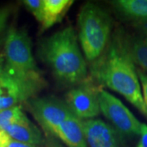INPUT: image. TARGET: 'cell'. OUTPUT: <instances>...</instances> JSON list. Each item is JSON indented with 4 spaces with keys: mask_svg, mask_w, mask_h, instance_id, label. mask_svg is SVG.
I'll list each match as a JSON object with an SVG mask.
<instances>
[{
    "mask_svg": "<svg viewBox=\"0 0 147 147\" xmlns=\"http://www.w3.org/2000/svg\"><path fill=\"white\" fill-rule=\"evenodd\" d=\"M79 40L84 57L96 61L105 53L112 30L110 14L94 3H87L78 16Z\"/></svg>",
    "mask_w": 147,
    "mask_h": 147,
    "instance_id": "3957f363",
    "label": "cell"
},
{
    "mask_svg": "<svg viewBox=\"0 0 147 147\" xmlns=\"http://www.w3.org/2000/svg\"><path fill=\"white\" fill-rule=\"evenodd\" d=\"M29 108L46 135L52 137L64 121L73 115L65 101L55 96L34 97L29 100Z\"/></svg>",
    "mask_w": 147,
    "mask_h": 147,
    "instance_id": "52a82bcc",
    "label": "cell"
},
{
    "mask_svg": "<svg viewBox=\"0 0 147 147\" xmlns=\"http://www.w3.org/2000/svg\"><path fill=\"white\" fill-rule=\"evenodd\" d=\"M4 131L13 140L26 144L40 146L44 142L40 130L31 121L11 125L7 127Z\"/></svg>",
    "mask_w": 147,
    "mask_h": 147,
    "instance_id": "8fae6325",
    "label": "cell"
},
{
    "mask_svg": "<svg viewBox=\"0 0 147 147\" xmlns=\"http://www.w3.org/2000/svg\"><path fill=\"white\" fill-rule=\"evenodd\" d=\"M47 147H63L62 146H61L58 142L56 141H54L53 139H50L49 142L47 143Z\"/></svg>",
    "mask_w": 147,
    "mask_h": 147,
    "instance_id": "44dd1931",
    "label": "cell"
},
{
    "mask_svg": "<svg viewBox=\"0 0 147 147\" xmlns=\"http://www.w3.org/2000/svg\"><path fill=\"white\" fill-rule=\"evenodd\" d=\"M125 42L133 63L147 73V38H134L125 40Z\"/></svg>",
    "mask_w": 147,
    "mask_h": 147,
    "instance_id": "5bb4252c",
    "label": "cell"
},
{
    "mask_svg": "<svg viewBox=\"0 0 147 147\" xmlns=\"http://www.w3.org/2000/svg\"><path fill=\"white\" fill-rule=\"evenodd\" d=\"M78 39L74 28L65 27L43 39L38 48L40 57L56 79L67 85L79 84L88 75Z\"/></svg>",
    "mask_w": 147,
    "mask_h": 147,
    "instance_id": "7a4b0ae2",
    "label": "cell"
},
{
    "mask_svg": "<svg viewBox=\"0 0 147 147\" xmlns=\"http://www.w3.org/2000/svg\"><path fill=\"white\" fill-rule=\"evenodd\" d=\"M4 67H5V57L3 53H0V78L2 74L4 71Z\"/></svg>",
    "mask_w": 147,
    "mask_h": 147,
    "instance_id": "ffe728a7",
    "label": "cell"
},
{
    "mask_svg": "<svg viewBox=\"0 0 147 147\" xmlns=\"http://www.w3.org/2000/svg\"><path fill=\"white\" fill-rule=\"evenodd\" d=\"M113 4L123 16L147 22V0H118Z\"/></svg>",
    "mask_w": 147,
    "mask_h": 147,
    "instance_id": "4fadbf2b",
    "label": "cell"
},
{
    "mask_svg": "<svg viewBox=\"0 0 147 147\" xmlns=\"http://www.w3.org/2000/svg\"><path fill=\"white\" fill-rule=\"evenodd\" d=\"M45 87L43 78L23 79L5 70L0 78V110L9 109L34 98Z\"/></svg>",
    "mask_w": 147,
    "mask_h": 147,
    "instance_id": "5b68a950",
    "label": "cell"
},
{
    "mask_svg": "<svg viewBox=\"0 0 147 147\" xmlns=\"http://www.w3.org/2000/svg\"><path fill=\"white\" fill-rule=\"evenodd\" d=\"M99 89L88 85L69 90L65 95V103L74 115L81 120L93 119L100 113Z\"/></svg>",
    "mask_w": 147,
    "mask_h": 147,
    "instance_id": "ba28073f",
    "label": "cell"
},
{
    "mask_svg": "<svg viewBox=\"0 0 147 147\" xmlns=\"http://www.w3.org/2000/svg\"><path fill=\"white\" fill-rule=\"evenodd\" d=\"M43 2L42 30H47L61 21L74 3L71 0H43Z\"/></svg>",
    "mask_w": 147,
    "mask_h": 147,
    "instance_id": "7c38bea8",
    "label": "cell"
},
{
    "mask_svg": "<svg viewBox=\"0 0 147 147\" xmlns=\"http://www.w3.org/2000/svg\"><path fill=\"white\" fill-rule=\"evenodd\" d=\"M146 34H147V25H146Z\"/></svg>",
    "mask_w": 147,
    "mask_h": 147,
    "instance_id": "7402d4cb",
    "label": "cell"
},
{
    "mask_svg": "<svg viewBox=\"0 0 147 147\" xmlns=\"http://www.w3.org/2000/svg\"><path fill=\"white\" fill-rule=\"evenodd\" d=\"M137 71L140 83L142 84V95H143V99H144L146 108L147 115V73H146L145 71H143L140 69H137Z\"/></svg>",
    "mask_w": 147,
    "mask_h": 147,
    "instance_id": "e0dca14e",
    "label": "cell"
},
{
    "mask_svg": "<svg viewBox=\"0 0 147 147\" xmlns=\"http://www.w3.org/2000/svg\"><path fill=\"white\" fill-rule=\"evenodd\" d=\"M92 73L100 84L122 95L146 115L137 69L127 50L125 40L121 37H116L105 53L95 61Z\"/></svg>",
    "mask_w": 147,
    "mask_h": 147,
    "instance_id": "6da1fadb",
    "label": "cell"
},
{
    "mask_svg": "<svg viewBox=\"0 0 147 147\" xmlns=\"http://www.w3.org/2000/svg\"><path fill=\"white\" fill-rule=\"evenodd\" d=\"M11 12V8L8 6H6L0 8V34L5 29L7 20Z\"/></svg>",
    "mask_w": 147,
    "mask_h": 147,
    "instance_id": "ac0fdd59",
    "label": "cell"
},
{
    "mask_svg": "<svg viewBox=\"0 0 147 147\" xmlns=\"http://www.w3.org/2000/svg\"><path fill=\"white\" fill-rule=\"evenodd\" d=\"M98 97L100 113L116 131L125 136H140L142 123L119 99L104 89H99Z\"/></svg>",
    "mask_w": 147,
    "mask_h": 147,
    "instance_id": "8992f818",
    "label": "cell"
},
{
    "mask_svg": "<svg viewBox=\"0 0 147 147\" xmlns=\"http://www.w3.org/2000/svg\"><path fill=\"white\" fill-rule=\"evenodd\" d=\"M23 3L28 11L41 24L43 17V0H25Z\"/></svg>",
    "mask_w": 147,
    "mask_h": 147,
    "instance_id": "2e32d148",
    "label": "cell"
},
{
    "mask_svg": "<svg viewBox=\"0 0 147 147\" xmlns=\"http://www.w3.org/2000/svg\"><path fill=\"white\" fill-rule=\"evenodd\" d=\"M137 147H147V124L142 123L140 139L137 143Z\"/></svg>",
    "mask_w": 147,
    "mask_h": 147,
    "instance_id": "d6986e66",
    "label": "cell"
},
{
    "mask_svg": "<svg viewBox=\"0 0 147 147\" xmlns=\"http://www.w3.org/2000/svg\"><path fill=\"white\" fill-rule=\"evenodd\" d=\"M83 122L88 147H119L118 131L110 124L96 119Z\"/></svg>",
    "mask_w": 147,
    "mask_h": 147,
    "instance_id": "9c48e42d",
    "label": "cell"
},
{
    "mask_svg": "<svg viewBox=\"0 0 147 147\" xmlns=\"http://www.w3.org/2000/svg\"><path fill=\"white\" fill-rule=\"evenodd\" d=\"M5 70L23 79H37L42 76L32 53L30 38L25 30L11 27L4 45Z\"/></svg>",
    "mask_w": 147,
    "mask_h": 147,
    "instance_id": "277c9868",
    "label": "cell"
},
{
    "mask_svg": "<svg viewBox=\"0 0 147 147\" xmlns=\"http://www.w3.org/2000/svg\"><path fill=\"white\" fill-rule=\"evenodd\" d=\"M54 137L60 139L68 147H88L84 122L74 115L59 126Z\"/></svg>",
    "mask_w": 147,
    "mask_h": 147,
    "instance_id": "30bf717a",
    "label": "cell"
},
{
    "mask_svg": "<svg viewBox=\"0 0 147 147\" xmlns=\"http://www.w3.org/2000/svg\"><path fill=\"white\" fill-rule=\"evenodd\" d=\"M29 118L24 113L21 105H16L9 109L0 110V130L4 131L7 127L30 122Z\"/></svg>",
    "mask_w": 147,
    "mask_h": 147,
    "instance_id": "9a60e30c",
    "label": "cell"
}]
</instances>
